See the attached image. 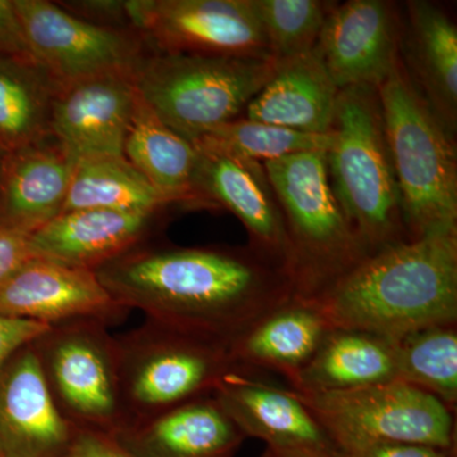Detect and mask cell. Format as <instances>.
<instances>
[{
  "label": "cell",
  "instance_id": "cell-35",
  "mask_svg": "<svg viewBox=\"0 0 457 457\" xmlns=\"http://www.w3.org/2000/svg\"><path fill=\"white\" fill-rule=\"evenodd\" d=\"M33 257L29 236L0 225V282Z\"/></svg>",
  "mask_w": 457,
  "mask_h": 457
},
{
  "label": "cell",
  "instance_id": "cell-21",
  "mask_svg": "<svg viewBox=\"0 0 457 457\" xmlns=\"http://www.w3.org/2000/svg\"><path fill=\"white\" fill-rule=\"evenodd\" d=\"M77 161L54 137L7 153L0 173V225L31 236L62 212Z\"/></svg>",
  "mask_w": 457,
  "mask_h": 457
},
{
  "label": "cell",
  "instance_id": "cell-5",
  "mask_svg": "<svg viewBox=\"0 0 457 457\" xmlns=\"http://www.w3.org/2000/svg\"><path fill=\"white\" fill-rule=\"evenodd\" d=\"M276 71L272 60L150 51L132 71L137 95L183 139L239 119Z\"/></svg>",
  "mask_w": 457,
  "mask_h": 457
},
{
  "label": "cell",
  "instance_id": "cell-18",
  "mask_svg": "<svg viewBox=\"0 0 457 457\" xmlns=\"http://www.w3.org/2000/svg\"><path fill=\"white\" fill-rule=\"evenodd\" d=\"M161 213L86 209L64 212L29 236L36 257L96 270L150 242Z\"/></svg>",
  "mask_w": 457,
  "mask_h": 457
},
{
  "label": "cell",
  "instance_id": "cell-31",
  "mask_svg": "<svg viewBox=\"0 0 457 457\" xmlns=\"http://www.w3.org/2000/svg\"><path fill=\"white\" fill-rule=\"evenodd\" d=\"M69 13L95 25L110 29H131L128 0H79V2H56Z\"/></svg>",
  "mask_w": 457,
  "mask_h": 457
},
{
  "label": "cell",
  "instance_id": "cell-22",
  "mask_svg": "<svg viewBox=\"0 0 457 457\" xmlns=\"http://www.w3.org/2000/svg\"><path fill=\"white\" fill-rule=\"evenodd\" d=\"M332 329L314 300L294 295L227 345L234 366L273 371L293 383Z\"/></svg>",
  "mask_w": 457,
  "mask_h": 457
},
{
  "label": "cell",
  "instance_id": "cell-16",
  "mask_svg": "<svg viewBox=\"0 0 457 457\" xmlns=\"http://www.w3.org/2000/svg\"><path fill=\"white\" fill-rule=\"evenodd\" d=\"M131 74L98 75L60 88L54 102L51 135L75 161L123 158L137 101Z\"/></svg>",
  "mask_w": 457,
  "mask_h": 457
},
{
  "label": "cell",
  "instance_id": "cell-7",
  "mask_svg": "<svg viewBox=\"0 0 457 457\" xmlns=\"http://www.w3.org/2000/svg\"><path fill=\"white\" fill-rule=\"evenodd\" d=\"M126 425L210 395L234 368L227 345L146 319L116 337Z\"/></svg>",
  "mask_w": 457,
  "mask_h": 457
},
{
  "label": "cell",
  "instance_id": "cell-13",
  "mask_svg": "<svg viewBox=\"0 0 457 457\" xmlns=\"http://www.w3.org/2000/svg\"><path fill=\"white\" fill-rule=\"evenodd\" d=\"M130 311L116 302L95 270L33 257L0 282V315L55 326L95 319L107 326Z\"/></svg>",
  "mask_w": 457,
  "mask_h": 457
},
{
  "label": "cell",
  "instance_id": "cell-10",
  "mask_svg": "<svg viewBox=\"0 0 457 457\" xmlns=\"http://www.w3.org/2000/svg\"><path fill=\"white\" fill-rule=\"evenodd\" d=\"M128 9L153 50L270 60L253 0H129Z\"/></svg>",
  "mask_w": 457,
  "mask_h": 457
},
{
  "label": "cell",
  "instance_id": "cell-12",
  "mask_svg": "<svg viewBox=\"0 0 457 457\" xmlns=\"http://www.w3.org/2000/svg\"><path fill=\"white\" fill-rule=\"evenodd\" d=\"M402 13L385 0L335 3L314 50L339 90L378 88L398 64Z\"/></svg>",
  "mask_w": 457,
  "mask_h": 457
},
{
  "label": "cell",
  "instance_id": "cell-25",
  "mask_svg": "<svg viewBox=\"0 0 457 457\" xmlns=\"http://www.w3.org/2000/svg\"><path fill=\"white\" fill-rule=\"evenodd\" d=\"M123 158L174 204L201 207L195 192L197 147L168 128L137 92Z\"/></svg>",
  "mask_w": 457,
  "mask_h": 457
},
{
  "label": "cell",
  "instance_id": "cell-36",
  "mask_svg": "<svg viewBox=\"0 0 457 457\" xmlns=\"http://www.w3.org/2000/svg\"><path fill=\"white\" fill-rule=\"evenodd\" d=\"M31 55L14 0H0V55Z\"/></svg>",
  "mask_w": 457,
  "mask_h": 457
},
{
  "label": "cell",
  "instance_id": "cell-30",
  "mask_svg": "<svg viewBox=\"0 0 457 457\" xmlns=\"http://www.w3.org/2000/svg\"><path fill=\"white\" fill-rule=\"evenodd\" d=\"M270 59L275 64L314 50L333 2L253 0Z\"/></svg>",
  "mask_w": 457,
  "mask_h": 457
},
{
  "label": "cell",
  "instance_id": "cell-23",
  "mask_svg": "<svg viewBox=\"0 0 457 457\" xmlns=\"http://www.w3.org/2000/svg\"><path fill=\"white\" fill-rule=\"evenodd\" d=\"M338 93L312 50L276 64L272 78L252 99L243 117L305 134H329Z\"/></svg>",
  "mask_w": 457,
  "mask_h": 457
},
{
  "label": "cell",
  "instance_id": "cell-24",
  "mask_svg": "<svg viewBox=\"0 0 457 457\" xmlns=\"http://www.w3.org/2000/svg\"><path fill=\"white\" fill-rule=\"evenodd\" d=\"M396 342L363 330L332 328L291 389L323 394L396 380Z\"/></svg>",
  "mask_w": 457,
  "mask_h": 457
},
{
  "label": "cell",
  "instance_id": "cell-6",
  "mask_svg": "<svg viewBox=\"0 0 457 457\" xmlns=\"http://www.w3.org/2000/svg\"><path fill=\"white\" fill-rule=\"evenodd\" d=\"M290 239L295 295L314 300L368 257L333 194L326 152L264 162Z\"/></svg>",
  "mask_w": 457,
  "mask_h": 457
},
{
  "label": "cell",
  "instance_id": "cell-26",
  "mask_svg": "<svg viewBox=\"0 0 457 457\" xmlns=\"http://www.w3.org/2000/svg\"><path fill=\"white\" fill-rule=\"evenodd\" d=\"M60 88L32 55H0V149L5 154L53 137L51 116Z\"/></svg>",
  "mask_w": 457,
  "mask_h": 457
},
{
  "label": "cell",
  "instance_id": "cell-20",
  "mask_svg": "<svg viewBox=\"0 0 457 457\" xmlns=\"http://www.w3.org/2000/svg\"><path fill=\"white\" fill-rule=\"evenodd\" d=\"M114 437L135 457H234L245 440L212 394L132 420Z\"/></svg>",
  "mask_w": 457,
  "mask_h": 457
},
{
  "label": "cell",
  "instance_id": "cell-11",
  "mask_svg": "<svg viewBox=\"0 0 457 457\" xmlns=\"http://www.w3.org/2000/svg\"><path fill=\"white\" fill-rule=\"evenodd\" d=\"M27 46L60 86L98 75L132 73L146 42L130 29L87 22L49 0H14Z\"/></svg>",
  "mask_w": 457,
  "mask_h": 457
},
{
  "label": "cell",
  "instance_id": "cell-19",
  "mask_svg": "<svg viewBox=\"0 0 457 457\" xmlns=\"http://www.w3.org/2000/svg\"><path fill=\"white\" fill-rule=\"evenodd\" d=\"M399 56L420 97L451 137L457 130V27L426 0L405 3Z\"/></svg>",
  "mask_w": 457,
  "mask_h": 457
},
{
  "label": "cell",
  "instance_id": "cell-17",
  "mask_svg": "<svg viewBox=\"0 0 457 457\" xmlns=\"http://www.w3.org/2000/svg\"><path fill=\"white\" fill-rule=\"evenodd\" d=\"M212 395L245 438L275 449L339 451L293 389L262 380L258 371L234 366Z\"/></svg>",
  "mask_w": 457,
  "mask_h": 457
},
{
  "label": "cell",
  "instance_id": "cell-29",
  "mask_svg": "<svg viewBox=\"0 0 457 457\" xmlns=\"http://www.w3.org/2000/svg\"><path fill=\"white\" fill-rule=\"evenodd\" d=\"M332 134H305L278 126L252 121L245 117L224 123L195 141L203 152L215 153L242 161H276L308 152H328Z\"/></svg>",
  "mask_w": 457,
  "mask_h": 457
},
{
  "label": "cell",
  "instance_id": "cell-8",
  "mask_svg": "<svg viewBox=\"0 0 457 457\" xmlns=\"http://www.w3.org/2000/svg\"><path fill=\"white\" fill-rule=\"evenodd\" d=\"M107 324L75 319L32 342L51 398L79 431L116 436L126 426L116 337Z\"/></svg>",
  "mask_w": 457,
  "mask_h": 457
},
{
  "label": "cell",
  "instance_id": "cell-33",
  "mask_svg": "<svg viewBox=\"0 0 457 457\" xmlns=\"http://www.w3.org/2000/svg\"><path fill=\"white\" fill-rule=\"evenodd\" d=\"M66 457H135L108 433L79 431Z\"/></svg>",
  "mask_w": 457,
  "mask_h": 457
},
{
  "label": "cell",
  "instance_id": "cell-38",
  "mask_svg": "<svg viewBox=\"0 0 457 457\" xmlns=\"http://www.w3.org/2000/svg\"><path fill=\"white\" fill-rule=\"evenodd\" d=\"M5 153L0 149V173H2L3 162H4Z\"/></svg>",
  "mask_w": 457,
  "mask_h": 457
},
{
  "label": "cell",
  "instance_id": "cell-37",
  "mask_svg": "<svg viewBox=\"0 0 457 457\" xmlns=\"http://www.w3.org/2000/svg\"><path fill=\"white\" fill-rule=\"evenodd\" d=\"M260 457H345L339 451L315 449H275L267 447Z\"/></svg>",
  "mask_w": 457,
  "mask_h": 457
},
{
  "label": "cell",
  "instance_id": "cell-2",
  "mask_svg": "<svg viewBox=\"0 0 457 457\" xmlns=\"http://www.w3.org/2000/svg\"><path fill=\"white\" fill-rule=\"evenodd\" d=\"M314 302L332 328L392 341L457 324V231L386 246L363 258Z\"/></svg>",
  "mask_w": 457,
  "mask_h": 457
},
{
  "label": "cell",
  "instance_id": "cell-14",
  "mask_svg": "<svg viewBox=\"0 0 457 457\" xmlns=\"http://www.w3.org/2000/svg\"><path fill=\"white\" fill-rule=\"evenodd\" d=\"M198 153L195 192L201 207H222L236 215L248 233L249 246L278 262L293 276V249L263 164L203 150Z\"/></svg>",
  "mask_w": 457,
  "mask_h": 457
},
{
  "label": "cell",
  "instance_id": "cell-32",
  "mask_svg": "<svg viewBox=\"0 0 457 457\" xmlns=\"http://www.w3.org/2000/svg\"><path fill=\"white\" fill-rule=\"evenodd\" d=\"M47 328L46 324L0 315V368L18 350L37 339Z\"/></svg>",
  "mask_w": 457,
  "mask_h": 457
},
{
  "label": "cell",
  "instance_id": "cell-1",
  "mask_svg": "<svg viewBox=\"0 0 457 457\" xmlns=\"http://www.w3.org/2000/svg\"><path fill=\"white\" fill-rule=\"evenodd\" d=\"M95 273L129 311L225 345L295 295L291 273L249 245L147 242Z\"/></svg>",
  "mask_w": 457,
  "mask_h": 457
},
{
  "label": "cell",
  "instance_id": "cell-27",
  "mask_svg": "<svg viewBox=\"0 0 457 457\" xmlns=\"http://www.w3.org/2000/svg\"><path fill=\"white\" fill-rule=\"evenodd\" d=\"M170 204H176L125 158H90L75 164L62 212L104 209L161 213Z\"/></svg>",
  "mask_w": 457,
  "mask_h": 457
},
{
  "label": "cell",
  "instance_id": "cell-15",
  "mask_svg": "<svg viewBox=\"0 0 457 457\" xmlns=\"http://www.w3.org/2000/svg\"><path fill=\"white\" fill-rule=\"evenodd\" d=\"M77 433L51 398L29 343L0 368V457H66Z\"/></svg>",
  "mask_w": 457,
  "mask_h": 457
},
{
  "label": "cell",
  "instance_id": "cell-4",
  "mask_svg": "<svg viewBox=\"0 0 457 457\" xmlns=\"http://www.w3.org/2000/svg\"><path fill=\"white\" fill-rule=\"evenodd\" d=\"M378 95L408 239L457 231L455 137L414 88L402 60Z\"/></svg>",
  "mask_w": 457,
  "mask_h": 457
},
{
  "label": "cell",
  "instance_id": "cell-9",
  "mask_svg": "<svg viewBox=\"0 0 457 457\" xmlns=\"http://www.w3.org/2000/svg\"><path fill=\"white\" fill-rule=\"evenodd\" d=\"M296 394L342 453L378 442L456 450V411L402 381L345 392Z\"/></svg>",
  "mask_w": 457,
  "mask_h": 457
},
{
  "label": "cell",
  "instance_id": "cell-34",
  "mask_svg": "<svg viewBox=\"0 0 457 457\" xmlns=\"http://www.w3.org/2000/svg\"><path fill=\"white\" fill-rule=\"evenodd\" d=\"M345 457H456V450L438 449L425 445L378 442L343 453Z\"/></svg>",
  "mask_w": 457,
  "mask_h": 457
},
{
  "label": "cell",
  "instance_id": "cell-3",
  "mask_svg": "<svg viewBox=\"0 0 457 457\" xmlns=\"http://www.w3.org/2000/svg\"><path fill=\"white\" fill-rule=\"evenodd\" d=\"M330 134V186L363 252L407 242L378 88L339 90Z\"/></svg>",
  "mask_w": 457,
  "mask_h": 457
},
{
  "label": "cell",
  "instance_id": "cell-28",
  "mask_svg": "<svg viewBox=\"0 0 457 457\" xmlns=\"http://www.w3.org/2000/svg\"><path fill=\"white\" fill-rule=\"evenodd\" d=\"M396 380L457 407V324L418 330L396 341Z\"/></svg>",
  "mask_w": 457,
  "mask_h": 457
}]
</instances>
